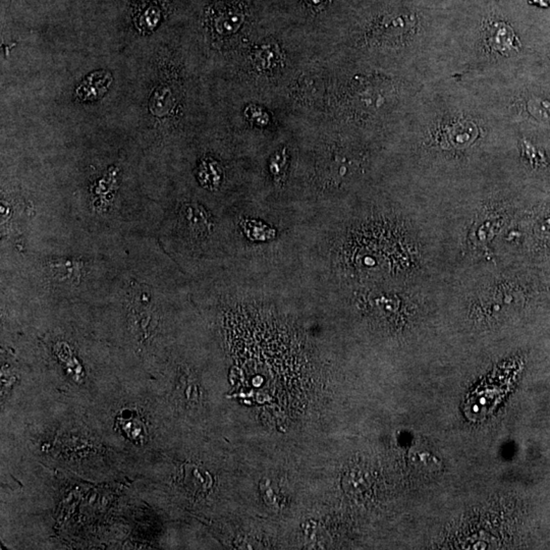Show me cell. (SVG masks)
<instances>
[{"label": "cell", "instance_id": "obj_1", "mask_svg": "<svg viewBox=\"0 0 550 550\" xmlns=\"http://www.w3.org/2000/svg\"><path fill=\"white\" fill-rule=\"evenodd\" d=\"M112 246V244H108ZM104 246L102 248H105ZM36 253L22 249V275L34 302H103L121 267L124 247L117 255L101 252Z\"/></svg>", "mask_w": 550, "mask_h": 550}, {"label": "cell", "instance_id": "obj_2", "mask_svg": "<svg viewBox=\"0 0 550 550\" xmlns=\"http://www.w3.org/2000/svg\"><path fill=\"white\" fill-rule=\"evenodd\" d=\"M174 228L189 240H202L211 234L214 221L209 212L196 202L183 203L174 217Z\"/></svg>", "mask_w": 550, "mask_h": 550}, {"label": "cell", "instance_id": "obj_3", "mask_svg": "<svg viewBox=\"0 0 550 550\" xmlns=\"http://www.w3.org/2000/svg\"><path fill=\"white\" fill-rule=\"evenodd\" d=\"M244 11L234 4H225L215 8L211 17V28L215 34L221 37L234 35L243 27Z\"/></svg>", "mask_w": 550, "mask_h": 550}, {"label": "cell", "instance_id": "obj_4", "mask_svg": "<svg viewBox=\"0 0 550 550\" xmlns=\"http://www.w3.org/2000/svg\"><path fill=\"white\" fill-rule=\"evenodd\" d=\"M486 42L491 51L502 55H509L520 48L519 40L513 28L504 22H495L488 27Z\"/></svg>", "mask_w": 550, "mask_h": 550}, {"label": "cell", "instance_id": "obj_5", "mask_svg": "<svg viewBox=\"0 0 550 550\" xmlns=\"http://www.w3.org/2000/svg\"><path fill=\"white\" fill-rule=\"evenodd\" d=\"M443 137L447 146L465 148L478 137V129L473 122H461L448 128Z\"/></svg>", "mask_w": 550, "mask_h": 550}, {"label": "cell", "instance_id": "obj_6", "mask_svg": "<svg viewBox=\"0 0 550 550\" xmlns=\"http://www.w3.org/2000/svg\"><path fill=\"white\" fill-rule=\"evenodd\" d=\"M198 176L203 187L214 191V190L218 189L221 180H223V169L218 162L209 158V159L204 160L201 163Z\"/></svg>", "mask_w": 550, "mask_h": 550}, {"label": "cell", "instance_id": "obj_7", "mask_svg": "<svg viewBox=\"0 0 550 550\" xmlns=\"http://www.w3.org/2000/svg\"><path fill=\"white\" fill-rule=\"evenodd\" d=\"M160 19H162V8L158 6L157 1L151 0L140 8L137 25L139 28H143V30H152L159 24Z\"/></svg>", "mask_w": 550, "mask_h": 550}, {"label": "cell", "instance_id": "obj_8", "mask_svg": "<svg viewBox=\"0 0 550 550\" xmlns=\"http://www.w3.org/2000/svg\"><path fill=\"white\" fill-rule=\"evenodd\" d=\"M119 426L126 438L135 443L146 440L147 430L144 423L138 418H122L119 420Z\"/></svg>", "mask_w": 550, "mask_h": 550}, {"label": "cell", "instance_id": "obj_9", "mask_svg": "<svg viewBox=\"0 0 550 550\" xmlns=\"http://www.w3.org/2000/svg\"><path fill=\"white\" fill-rule=\"evenodd\" d=\"M530 112L542 119H550V102L535 99L529 104Z\"/></svg>", "mask_w": 550, "mask_h": 550}, {"label": "cell", "instance_id": "obj_10", "mask_svg": "<svg viewBox=\"0 0 550 550\" xmlns=\"http://www.w3.org/2000/svg\"><path fill=\"white\" fill-rule=\"evenodd\" d=\"M287 153L285 150L280 151L276 154L273 157V162L270 163V171L275 178H280L282 174H284L285 165H287Z\"/></svg>", "mask_w": 550, "mask_h": 550}, {"label": "cell", "instance_id": "obj_11", "mask_svg": "<svg viewBox=\"0 0 550 550\" xmlns=\"http://www.w3.org/2000/svg\"><path fill=\"white\" fill-rule=\"evenodd\" d=\"M417 459L419 461L417 466L423 469V470L438 471L439 466H440V461L436 457L427 454V452H422V454H418Z\"/></svg>", "mask_w": 550, "mask_h": 550}, {"label": "cell", "instance_id": "obj_12", "mask_svg": "<svg viewBox=\"0 0 550 550\" xmlns=\"http://www.w3.org/2000/svg\"><path fill=\"white\" fill-rule=\"evenodd\" d=\"M306 1H307L310 6H313L317 8V6H321L322 4H325L327 0H306Z\"/></svg>", "mask_w": 550, "mask_h": 550}, {"label": "cell", "instance_id": "obj_13", "mask_svg": "<svg viewBox=\"0 0 550 550\" xmlns=\"http://www.w3.org/2000/svg\"><path fill=\"white\" fill-rule=\"evenodd\" d=\"M533 4H537L540 6H550V0H531Z\"/></svg>", "mask_w": 550, "mask_h": 550}]
</instances>
